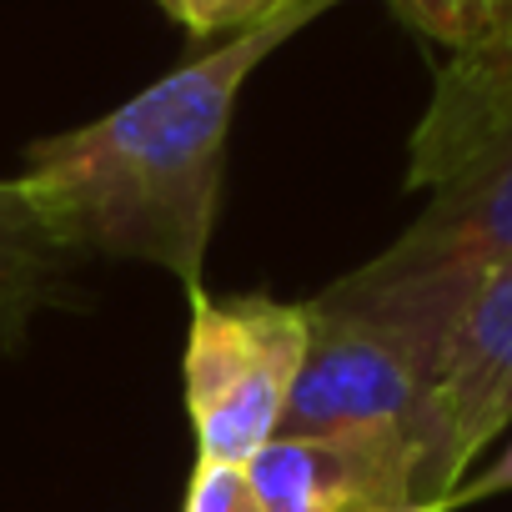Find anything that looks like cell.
<instances>
[{
	"label": "cell",
	"instance_id": "6da1fadb",
	"mask_svg": "<svg viewBox=\"0 0 512 512\" xmlns=\"http://www.w3.org/2000/svg\"><path fill=\"white\" fill-rule=\"evenodd\" d=\"M332 6L337 0H297L292 11L191 56L101 121L36 141L16 186L46 236L66 256L156 262L186 292H201L236 96L277 46Z\"/></svg>",
	"mask_w": 512,
	"mask_h": 512
},
{
	"label": "cell",
	"instance_id": "7a4b0ae2",
	"mask_svg": "<svg viewBox=\"0 0 512 512\" xmlns=\"http://www.w3.org/2000/svg\"><path fill=\"white\" fill-rule=\"evenodd\" d=\"M512 262V116L447 171L422 216L367 267L337 277L317 307L362 317L402 337L432 382V362L452 337L472 292Z\"/></svg>",
	"mask_w": 512,
	"mask_h": 512
},
{
	"label": "cell",
	"instance_id": "3957f363",
	"mask_svg": "<svg viewBox=\"0 0 512 512\" xmlns=\"http://www.w3.org/2000/svg\"><path fill=\"white\" fill-rule=\"evenodd\" d=\"M312 342L307 307L277 297L191 292L186 332V417L196 462L246 467L287 417Z\"/></svg>",
	"mask_w": 512,
	"mask_h": 512
},
{
	"label": "cell",
	"instance_id": "277c9868",
	"mask_svg": "<svg viewBox=\"0 0 512 512\" xmlns=\"http://www.w3.org/2000/svg\"><path fill=\"white\" fill-rule=\"evenodd\" d=\"M302 307L312 322V342L277 437L387 442L417 452V472H422L427 362L377 322L317 302Z\"/></svg>",
	"mask_w": 512,
	"mask_h": 512
},
{
	"label": "cell",
	"instance_id": "5b68a950",
	"mask_svg": "<svg viewBox=\"0 0 512 512\" xmlns=\"http://www.w3.org/2000/svg\"><path fill=\"white\" fill-rule=\"evenodd\" d=\"M512 362V262L497 267L462 307L452 337L442 342L422 407V497L447 512L452 492L467 482L482 442L477 422Z\"/></svg>",
	"mask_w": 512,
	"mask_h": 512
},
{
	"label": "cell",
	"instance_id": "8992f818",
	"mask_svg": "<svg viewBox=\"0 0 512 512\" xmlns=\"http://www.w3.org/2000/svg\"><path fill=\"white\" fill-rule=\"evenodd\" d=\"M246 472L267 512H432L417 452L387 442L272 437Z\"/></svg>",
	"mask_w": 512,
	"mask_h": 512
},
{
	"label": "cell",
	"instance_id": "52a82bcc",
	"mask_svg": "<svg viewBox=\"0 0 512 512\" xmlns=\"http://www.w3.org/2000/svg\"><path fill=\"white\" fill-rule=\"evenodd\" d=\"M71 256L46 236L16 181H0V347H11Z\"/></svg>",
	"mask_w": 512,
	"mask_h": 512
},
{
	"label": "cell",
	"instance_id": "ba28073f",
	"mask_svg": "<svg viewBox=\"0 0 512 512\" xmlns=\"http://www.w3.org/2000/svg\"><path fill=\"white\" fill-rule=\"evenodd\" d=\"M156 6L191 36H241L251 26L292 11L297 0H156Z\"/></svg>",
	"mask_w": 512,
	"mask_h": 512
},
{
	"label": "cell",
	"instance_id": "9c48e42d",
	"mask_svg": "<svg viewBox=\"0 0 512 512\" xmlns=\"http://www.w3.org/2000/svg\"><path fill=\"white\" fill-rule=\"evenodd\" d=\"M492 0H392V11L447 51H467L487 26Z\"/></svg>",
	"mask_w": 512,
	"mask_h": 512
},
{
	"label": "cell",
	"instance_id": "30bf717a",
	"mask_svg": "<svg viewBox=\"0 0 512 512\" xmlns=\"http://www.w3.org/2000/svg\"><path fill=\"white\" fill-rule=\"evenodd\" d=\"M181 512H267L262 492L251 487L246 467L231 462H196L186 482V507Z\"/></svg>",
	"mask_w": 512,
	"mask_h": 512
},
{
	"label": "cell",
	"instance_id": "8fae6325",
	"mask_svg": "<svg viewBox=\"0 0 512 512\" xmlns=\"http://www.w3.org/2000/svg\"><path fill=\"white\" fill-rule=\"evenodd\" d=\"M497 492H512V442H507V452H502V457H497L487 472L467 477V482L452 492L447 512H457V507H472V502H482V497H497Z\"/></svg>",
	"mask_w": 512,
	"mask_h": 512
},
{
	"label": "cell",
	"instance_id": "7c38bea8",
	"mask_svg": "<svg viewBox=\"0 0 512 512\" xmlns=\"http://www.w3.org/2000/svg\"><path fill=\"white\" fill-rule=\"evenodd\" d=\"M512 422V362H507V372H502V382L492 387V397H487V407H482V422H477V442L487 447L502 427Z\"/></svg>",
	"mask_w": 512,
	"mask_h": 512
}]
</instances>
